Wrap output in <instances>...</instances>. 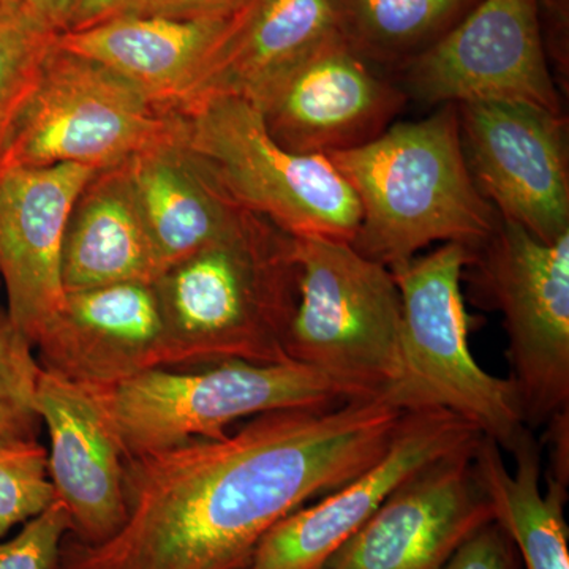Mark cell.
Here are the masks:
<instances>
[{"instance_id":"obj_21","label":"cell","mask_w":569,"mask_h":569,"mask_svg":"<svg viewBox=\"0 0 569 569\" xmlns=\"http://www.w3.org/2000/svg\"><path fill=\"white\" fill-rule=\"evenodd\" d=\"M123 163L93 176L71 209L62 247L66 293L162 274Z\"/></svg>"},{"instance_id":"obj_14","label":"cell","mask_w":569,"mask_h":569,"mask_svg":"<svg viewBox=\"0 0 569 569\" xmlns=\"http://www.w3.org/2000/svg\"><path fill=\"white\" fill-rule=\"evenodd\" d=\"M478 440L403 482L320 569L443 568L471 535L493 520L475 467Z\"/></svg>"},{"instance_id":"obj_8","label":"cell","mask_w":569,"mask_h":569,"mask_svg":"<svg viewBox=\"0 0 569 569\" xmlns=\"http://www.w3.org/2000/svg\"><path fill=\"white\" fill-rule=\"evenodd\" d=\"M466 269L486 305L500 310L511 381L527 426L569 410V233L546 242L498 216Z\"/></svg>"},{"instance_id":"obj_3","label":"cell","mask_w":569,"mask_h":569,"mask_svg":"<svg viewBox=\"0 0 569 569\" xmlns=\"http://www.w3.org/2000/svg\"><path fill=\"white\" fill-rule=\"evenodd\" d=\"M328 159L361 204L351 246L388 269L437 241L475 249L496 230L498 212L467 167L455 103L421 121L392 123L376 140Z\"/></svg>"},{"instance_id":"obj_16","label":"cell","mask_w":569,"mask_h":569,"mask_svg":"<svg viewBox=\"0 0 569 569\" xmlns=\"http://www.w3.org/2000/svg\"><path fill=\"white\" fill-rule=\"evenodd\" d=\"M36 350L41 369L84 387H111L146 370L173 369L153 282L66 293Z\"/></svg>"},{"instance_id":"obj_22","label":"cell","mask_w":569,"mask_h":569,"mask_svg":"<svg viewBox=\"0 0 569 569\" xmlns=\"http://www.w3.org/2000/svg\"><path fill=\"white\" fill-rule=\"evenodd\" d=\"M509 452L515 455V473L493 438L481 436L475 448V467L493 520L511 539L526 569H569L568 486L548 478L542 492L541 448L529 429Z\"/></svg>"},{"instance_id":"obj_11","label":"cell","mask_w":569,"mask_h":569,"mask_svg":"<svg viewBox=\"0 0 569 569\" xmlns=\"http://www.w3.org/2000/svg\"><path fill=\"white\" fill-rule=\"evenodd\" d=\"M456 107L468 170L498 216L541 241L569 233L563 112L500 100Z\"/></svg>"},{"instance_id":"obj_25","label":"cell","mask_w":569,"mask_h":569,"mask_svg":"<svg viewBox=\"0 0 569 569\" xmlns=\"http://www.w3.org/2000/svg\"><path fill=\"white\" fill-rule=\"evenodd\" d=\"M56 501L47 448L37 440L0 438V539Z\"/></svg>"},{"instance_id":"obj_19","label":"cell","mask_w":569,"mask_h":569,"mask_svg":"<svg viewBox=\"0 0 569 569\" xmlns=\"http://www.w3.org/2000/svg\"><path fill=\"white\" fill-rule=\"evenodd\" d=\"M123 164L162 272L219 241L244 216L186 148L181 129Z\"/></svg>"},{"instance_id":"obj_10","label":"cell","mask_w":569,"mask_h":569,"mask_svg":"<svg viewBox=\"0 0 569 569\" xmlns=\"http://www.w3.org/2000/svg\"><path fill=\"white\" fill-rule=\"evenodd\" d=\"M400 88L427 107L500 100L563 112L542 44L538 0H481L406 63Z\"/></svg>"},{"instance_id":"obj_13","label":"cell","mask_w":569,"mask_h":569,"mask_svg":"<svg viewBox=\"0 0 569 569\" xmlns=\"http://www.w3.org/2000/svg\"><path fill=\"white\" fill-rule=\"evenodd\" d=\"M481 436L477 426L445 408L407 411L376 463L276 523L254 549L247 569H320L403 482Z\"/></svg>"},{"instance_id":"obj_1","label":"cell","mask_w":569,"mask_h":569,"mask_svg":"<svg viewBox=\"0 0 569 569\" xmlns=\"http://www.w3.org/2000/svg\"><path fill=\"white\" fill-rule=\"evenodd\" d=\"M403 415L388 400L269 411L129 459L121 529L99 545L67 533L54 569H247L276 523L376 463Z\"/></svg>"},{"instance_id":"obj_9","label":"cell","mask_w":569,"mask_h":569,"mask_svg":"<svg viewBox=\"0 0 569 569\" xmlns=\"http://www.w3.org/2000/svg\"><path fill=\"white\" fill-rule=\"evenodd\" d=\"M181 118L100 63L56 43L31 99L0 148V164H82L102 171L176 137Z\"/></svg>"},{"instance_id":"obj_33","label":"cell","mask_w":569,"mask_h":569,"mask_svg":"<svg viewBox=\"0 0 569 569\" xmlns=\"http://www.w3.org/2000/svg\"><path fill=\"white\" fill-rule=\"evenodd\" d=\"M18 3H21V0H0V9H3V7L18 6Z\"/></svg>"},{"instance_id":"obj_7","label":"cell","mask_w":569,"mask_h":569,"mask_svg":"<svg viewBox=\"0 0 569 569\" xmlns=\"http://www.w3.org/2000/svg\"><path fill=\"white\" fill-rule=\"evenodd\" d=\"M470 247L445 242L389 269L402 298L407 411H452L511 451L529 427L511 381L490 376L470 347L462 276Z\"/></svg>"},{"instance_id":"obj_4","label":"cell","mask_w":569,"mask_h":569,"mask_svg":"<svg viewBox=\"0 0 569 569\" xmlns=\"http://www.w3.org/2000/svg\"><path fill=\"white\" fill-rule=\"evenodd\" d=\"M298 305L287 353L328 377L348 400L403 407L402 298L395 276L350 242L293 238Z\"/></svg>"},{"instance_id":"obj_5","label":"cell","mask_w":569,"mask_h":569,"mask_svg":"<svg viewBox=\"0 0 569 569\" xmlns=\"http://www.w3.org/2000/svg\"><path fill=\"white\" fill-rule=\"evenodd\" d=\"M181 140L239 208L293 238L353 242L361 204L326 156L288 151L242 97H213L179 112Z\"/></svg>"},{"instance_id":"obj_6","label":"cell","mask_w":569,"mask_h":569,"mask_svg":"<svg viewBox=\"0 0 569 569\" xmlns=\"http://www.w3.org/2000/svg\"><path fill=\"white\" fill-rule=\"evenodd\" d=\"M92 389L127 460L194 438L223 437L242 418L348 400L301 362L224 361L200 370L151 369Z\"/></svg>"},{"instance_id":"obj_17","label":"cell","mask_w":569,"mask_h":569,"mask_svg":"<svg viewBox=\"0 0 569 569\" xmlns=\"http://www.w3.org/2000/svg\"><path fill=\"white\" fill-rule=\"evenodd\" d=\"M36 402L50 436L48 470L69 511L70 537L88 545L107 541L127 516V456L99 400L91 388L41 369Z\"/></svg>"},{"instance_id":"obj_2","label":"cell","mask_w":569,"mask_h":569,"mask_svg":"<svg viewBox=\"0 0 569 569\" xmlns=\"http://www.w3.org/2000/svg\"><path fill=\"white\" fill-rule=\"evenodd\" d=\"M298 283L293 236L246 211L230 233L153 282L173 369L291 361L287 339Z\"/></svg>"},{"instance_id":"obj_18","label":"cell","mask_w":569,"mask_h":569,"mask_svg":"<svg viewBox=\"0 0 569 569\" xmlns=\"http://www.w3.org/2000/svg\"><path fill=\"white\" fill-rule=\"evenodd\" d=\"M340 36H347L343 0H242L204 56L178 114L213 97L252 100Z\"/></svg>"},{"instance_id":"obj_12","label":"cell","mask_w":569,"mask_h":569,"mask_svg":"<svg viewBox=\"0 0 569 569\" xmlns=\"http://www.w3.org/2000/svg\"><path fill=\"white\" fill-rule=\"evenodd\" d=\"M347 36L326 41L264 86L250 102L288 151L331 156L387 132L407 103Z\"/></svg>"},{"instance_id":"obj_28","label":"cell","mask_w":569,"mask_h":569,"mask_svg":"<svg viewBox=\"0 0 569 569\" xmlns=\"http://www.w3.org/2000/svg\"><path fill=\"white\" fill-rule=\"evenodd\" d=\"M441 569H520V559L505 530L496 520H490L471 535Z\"/></svg>"},{"instance_id":"obj_15","label":"cell","mask_w":569,"mask_h":569,"mask_svg":"<svg viewBox=\"0 0 569 569\" xmlns=\"http://www.w3.org/2000/svg\"><path fill=\"white\" fill-rule=\"evenodd\" d=\"M96 168L0 164V274L9 320L36 348L66 301L62 247L71 209Z\"/></svg>"},{"instance_id":"obj_27","label":"cell","mask_w":569,"mask_h":569,"mask_svg":"<svg viewBox=\"0 0 569 569\" xmlns=\"http://www.w3.org/2000/svg\"><path fill=\"white\" fill-rule=\"evenodd\" d=\"M70 531L69 511L58 500L26 522L17 537L0 541V569H54L63 538Z\"/></svg>"},{"instance_id":"obj_31","label":"cell","mask_w":569,"mask_h":569,"mask_svg":"<svg viewBox=\"0 0 569 569\" xmlns=\"http://www.w3.org/2000/svg\"><path fill=\"white\" fill-rule=\"evenodd\" d=\"M548 438L550 449V470L548 478L556 479L568 486L569 481V410L556 415L548 422Z\"/></svg>"},{"instance_id":"obj_29","label":"cell","mask_w":569,"mask_h":569,"mask_svg":"<svg viewBox=\"0 0 569 569\" xmlns=\"http://www.w3.org/2000/svg\"><path fill=\"white\" fill-rule=\"evenodd\" d=\"M242 0H146L134 14L171 20H211L230 17Z\"/></svg>"},{"instance_id":"obj_30","label":"cell","mask_w":569,"mask_h":569,"mask_svg":"<svg viewBox=\"0 0 569 569\" xmlns=\"http://www.w3.org/2000/svg\"><path fill=\"white\" fill-rule=\"evenodd\" d=\"M144 2L146 0H74L63 32L82 31L126 14H134Z\"/></svg>"},{"instance_id":"obj_32","label":"cell","mask_w":569,"mask_h":569,"mask_svg":"<svg viewBox=\"0 0 569 569\" xmlns=\"http://www.w3.org/2000/svg\"><path fill=\"white\" fill-rule=\"evenodd\" d=\"M73 3L74 0H21V6L32 17L58 33L66 31Z\"/></svg>"},{"instance_id":"obj_26","label":"cell","mask_w":569,"mask_h":569,"mask_svg":"<svg viewBox=\"0 0 569 569\" xmlns=\"http://www.w3.org/2000/svg\"><path fill=\"white\" fill-rule=\"evenodd\" d=\"M33 350L9 317H0V438L39 436L36 395L41 366Z\"/></svg>"},{"instance_id":"obj_20","label":"cell","mask_w":569,"mask_h":569,"mask_svg":"<svg viewBox=\"0 0 569 569\" xmlns=\"http://www.w3.org/2000/svg\"><path fill=\"white\" fill-rule=\"evenodd\" d=\"M224 18L171 20L126 14L77 32L59 33L63 50L91 59L130 82L151 102L178 114Z\"/></svg>"},{"instance_id":"obj_23","label":"cell","mask_w":569,"mask_h":569,"mask_svg":"<svg viewBox=\"0 0 569 569\" xmlns=\"http://www.w3.org/2000/svg\"><path fill=\"white\" fill-rule=\"evenodd\" d=\"M347 36L367 59L392 61L426 50L473 0H343Z\"/></svg>"},{"instance_id":"obj_24","label":"cell","mask_w":569,"mask_h":569,"mask_svg":"<svg viewBox=\"0 0 569 569\" xmlns=\"http://www.w3.org/2000/svg\"><path fill=\"white\" fill-rule=\"evenodd\" d=\"M58 37L21 3L0 9V148L31 99Z\"/></svg>"}]
</instances>
